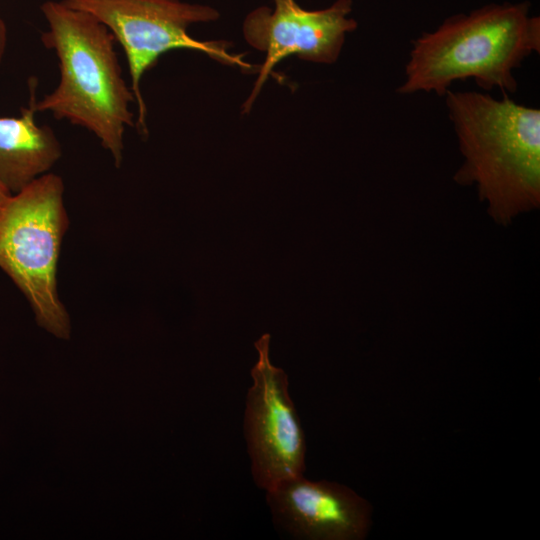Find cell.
I'll return each instance as SVG.
<instances>
[{"mask_svg":"<svg viewBox=\"0 0 540 540\" xmlns=\"http://www.w3.org/2000/svg\"><path fill=\"white\" fill-rule=\"evenodd\" d=\"M445 104L464 159L457 184L475 185L488 214L501 225L540 205V109L508 94L446 92Z\"/></svg>","mask_w":540,"mask_h":540,"instance_id":"obj_1","label":"cell"},{"mask_svg":"<svg viewBox=\"0 0 540 540\" xmlns=\"http://www.w3.org/2000/svg\"><path fill=\"white\" fill-rule=\"evenodd\" d=\"M534 52H540V19L530 15V3L487 4L413 40L396 91L444 96L453 82L473 79L484 91L515 93L514 70Z\"/></svg>","mask_w":540,"mask_h":540,"instance_id":"obj_2","label":"cell"},{"mask_svg":"<svg viewBox=\"0 0 540 540\" xmlns=\"http://www.w3.org/2000/svg\"><path fill=\"white\" fill-rule=\"evenodd\" d=\"M41 12L48 25L41 40L57 56L60 79L53 91L36 101V111L93 133L119 167L126 128L135 125L130 110L135 97L122 77L113 34L94 16L63 0L43 2Z\"/></svg>","mask_w":540,"mask_h":540,"instance_id":"obj_3","label":"cell"},{"mask_svg":"<svg viewBox=\"0 0 540 540\" xmlns=\"http://www.w3.org/2000/svg\"><path fill=\"white\" fill-rule=\"evenodd\" d=\"M68 225L64 183L52 172L12 194L0 210V268L29 302L37 324L61 339L71 332L57 283Z\"/></svg>","mask_w":540,"mask_h":540,"instance_id":"obj_4","label":"cell"},{"mask_svg":"<svg viewBox=\"0 0 540 540\" xmlns=\"http://www.w3.org/2000/svg\"><path fill=\"white\" fill-rule=\"evenodd\" d=\"M70 7L85 11L105 25L123 48L131 90L137 104L136 127L147 134V108L141 92V80L158 59L175 49L200 51L226 65L254 70L241 55L228 52L224 41H200L187 29L196 23L216 21L220 14L215 8L181 0H63Z\"/></svg>","mask_w":540,"mask_h":540,"instance_id":"obj_5","label":"cell"},{"mask_svg":"<svg viewBox=\"0 0 540 540\" xmlns=\"http://www.w3.org/2000/svg\"><path fill=\"white\" fill-rule=\"evenodd\" d=\"M268 333L254 343L258 360L251 368L244 433L256 485L270 490L305 471V434L288 391L285 371L270 361Z\"/></svg>","mask_w":540,"mask_h":540,"instance_id":"obj_6","label":"cell"},{"mask_svg":"<svg viewBox=\"0 0 540 540\" xmlns=\"http://www.w3.org/2000/svg\"><path fill=\"white\" fill-rule=\"evenodd\" d=\"M274 4V9H254L243 23L245 40L266 54L254 88L243 105L244 113L251 109L273 68L284 58L297 55L305 61L334 63L346 34L357 28L355 19L349 17L352 0H336L320 10H306L295 0H274Z\"/></svg>","mask_w":540,"mask_h":540,"instance_id":"obj_7","label":"cell"},{"mask_svg":"<svg viewBox=\"0 0 540 540\" xmlns=\"http://www.w3.org/2000/svg\"><path fill=\"white\" fill-rule=\"evenodd\" d=\"M274 522L307 540H360L370 527L371 507L350 488L303 475L266 491Z\"/></svg>","mask_w":540,"mask_h":540,"instance_id":"obj_8","label":"cell"},{"mask_svg":"<svg viewBox=\"0 0 540 540\" xmlns=\"http://www.w3.org/2000/svg\"><path fill=\"white\" fill-rule=\"evenodd\" d=\"M36 83L30 101L18 117H0V180L15 194L50 172L62 156L53 130L35 120Z\"/></svg>","mask_w":540,"mask_h":540,"instance_id":"obj_9","label":"cell"},{"mask_svg":"<svg viewBox=\"0 0 540 540\" xmlns=\"http://www.w3.org/2000/svg\"><path fill=\"white\" fill-rule=\"evenodd\" d=\"M7 46V28L5 22L0 17V63L3 60Z\"/></svg>","mask_w":540,"mask_h":540,"instance_id":"obj_10","label":"cell"},{"mask_svg":"<svg viewBox=\"0 0 540 540\" xmlns=\"http://www.w3.org/2000/svg\"><path fill=\"white\" fill-rule=\"evenodd\" d=\"M12 194L0 180V210Z\"/></svg>","mask_w":540,"mask_h":540,"instance_id":"obj_11","label":"cell"}]
</instances>
